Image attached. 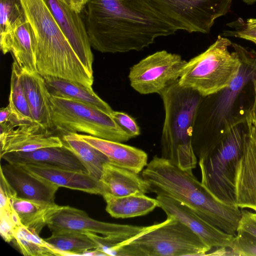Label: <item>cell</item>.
<instances>
[{
    "label": "cell",
    "mask_w": 256,
    "mask_h": 256,
    "mask_svg": "<svg viewBox=\"0 0 256 256\" xmlns=\"http://www.w3.org/2000/svg\"><path fill=\"white\" fill-rule=\"evenodd\" d=\"M86 6L91 46L102 52L140 51L178 31L151 0H88Z\"/></svg>",
    "instance_id": "obj_1"
},
{
    "label": "cell",
    "mask_w": 256,
    "mask_h": 256,
    "mask_svg": "<svg viewBox=\"0 0 256 256\" xmlns=\"http://www.w3.org/2000/svg\"><path fill=\"white\" fill-rule=\"evenodd\" d=\"M142 176L149 192L170 197L192 209L210 224L236 235L242 216L239 208L218 199L192 172L156 156L142 170Z\"/></svg>",
    "instance_id": "obj_2"
},
{
    "label": "cell",
    "mask_w": 256,
    "mask_h": 256,
    "mask_svg": "<svg viewBox=\"0 0 256 256\" xmlns=\"http://www.w3.org/2000/svg\"><path fill=\"white\" fill-rule=\"evenodd\" d=\"M35 36L38 72L92 88L94 76L85 68L55 20L45 0H21Z\"/></svg>",
    "instance_id": "obj_3"
},
{
    "label": "cell",
    "mask_w": 256,
    "mask_h": 256,
    "mask_svg": "<svg viewBox=\"0 0 256 256\" xmlns=\"http://www.w3.org/2000/svg\"><path fill=\"white\" fill-rule=\"evenodd\" d=\"M232 46L239 55V72L228 86L203 98L193 128L192 144L195 154L203 156L210 152L222 139L226 128L236 122L232 111L244 87L256 78V52L237 44Z\"/></svg>",
    "instance_id": "obj_4"
},
{
    "label": "cell",
    "mask_w": 256,
    "mask_h": 256,
    "mask_svg": "<svg viewBox=\"0 0 256 256\" xmlns=\"http://www.w3.org/2000/svg\"><path fill=\"white\" fill-rule=\"evenodd\" d=\"M159 94L164 110L161 157L184 170L192 172L198 158L192 146V133L204 97L196 90L180 86L178 79L168 84Z\"/></svg>",
    "instance_id": "obj_5"
},
{
    "label": "cell",
    "mask_w": 256,
    "mask_h": 256,
    "mask_svg": "<svg viewBox=\"0 0 256 256\" xmlns=\"http://www.w3.org/2000/svg\"><path fill=\"white\" fill-rule=\"evenodd\" d=\"M210 250L188 226L172 216L148 226L142 232L119 242L115 256H204Z\"/></svg>",
    "instance_id": "obj_6"
},
{
    "label": "cell",
    "mask_w": 256,
    "mask_h": 256,
    "mask_svg": "<svg viewBox=\"0 0 256 256\" xmlns=\"http://www.w3.org/2000/svg\"><path fill=\"white\" fill-rule=\"evenodd\" d=\"M232 42L218 36L204 52L186 62L178 78L180 86L204 98L226 88L238 75L242 62L238 52H230Z\"/></svg>",
    "instance_id": "obj_7"
},
{
    "label": "cell",
    "mask_w": 256,
    "mask_h": 256,
    "mask_svg": "<svg viewBox=\"0 0 256 256\" xmlns=\"http://www.w3.org/2000/svg\"><path fill=\"white\" fill-rule=\"evenodd\" d=\"M246 135L236 122L226 130L220 142L207 156L198 162L202 184L218 199L228 204L236 206V178Z\"/></svg>",
    "instance_id": "obj_8"
},
{
    "label": "cell",
    "mask_w": 256,
    "mask_h": 256,
    "mask_svg": "<svg viewBox=\"0 0 256 256\" xmlns=\"http://www.w3.org/2000/svg\"><path fill=\"white\" fill-rule=\"evenodd\" d=\"M50 102L54 129L62 136L83 132L120 142L130 139L110 114L94 106L52 94Z\"/></svg>",
    "instance_id": "obj_9"
},
{
    "label": "cell",
    "mask_w": 256,
    "mask_h": 256,
    "mask_svg": "<svg viewBox=\"0 0 256 256\" xmlns=\"http://www.w3.org/2000/svg\"><path fill=\"white\" fill-rule=\"evenodd\" d=\"M177 29L208 34L215 20L230 10L232 0H151Z\"/></svg>",
    "instance_id": "obj_10"
},
{
    "label": "cell",
    "mask_w": 256,
    "mask_h": 256,
    "mask_svg": "<svg viewBox=\"0 0 256 256\" xmlns=\"http://www.w3.org/2000/svg\"><path fill=\"white\" fill-rule=\"evenodd\" d=\"M186 62L179 54L158 51L130 68L128 76L130 84L140 94H159L180 78Z\"/></svg>",
    "instance_id": "obj_11"
},
{
    "label": "cell",
    "mask_w": 256,
    "mask_h": 256,
    "mask_svg": "<svg viewBox=\"0 0 256 256\" xmlns=\"http://www.w3.org/2000/svg\"><path fill=\"white\" fill-rule=\"evenodd\" d=\"M46 225L52 232L74 231L111 237H132L148 227L99 221L90 218L85 212L68 206H59L48 218Z\"/></svg>",
    "instance_id": "obj_12"
},
{
    "label": "cell",
    "mask_w": 256,
    "mask_h": 256,
    "mask_svg": "<svg viewBox=\"0 0 256 256\" xmlns=\"http://www.w3.org/2000/svg\"><path fill=\"white\" fill-rule=\"evenodd\" d=\"M0 156L12 152H30L63 146L61 137L32 122L14 126L0 124Z\"/></svg>",
    "instance_id": "obj_13"
},
{
    "label": "cell",
    "mask_w": 256,
    "mask_h": 256,
    "mask_svg": "<svg viewBox=\"0 0 256 256\" xmlns=\"http://www.w3.org/2000/svg\"><path fill=\"white\" fill-rule=\"evenodd\" d=\"M156 199L167 216H172L188 226L211 249L230 248L234 236L210 224L191 208L167 196H156Z\"/></svg>",
    "instance_id": "obj_14"
},
{
    "label": "cell",
    "mask_w": 256,
    "mask_h": 256,
    "mask_svg": "<svg viewBox=\"0 0 256 256\" xmlns=\"http://www.w3.org/2000/svg\"><path fill=\"white\" fill-rule=\"evenodd\" d=\"M55 20L86 70L93 75L94 56L85 22L80 13L60 0H45Z\"/></svg>",
    "instance_id": "obj_15"
},
{
    "label": "cell",
    "mask_w": 256,
    "mask_h": 256,
    "mask_svg": "<svg viewBox=\"0 0 256 256\" xmlns=\"http://www.w3.org/2000/svg\"><path fill=\"white\" fill-rule=\"evenodd\" d=\"M0 171L18 197L54 204L59 186L36 176L22 165L8 162L0 166Z\"/></svg>",
    "instance_id": "obj_16"
},
{
    "label": "cell",
    "mask_w": 256,
    "mask_h": 256,
    "mask_svg": "<svg viewBox=\"0 0 256 256\" xmlns=\"http://www.w3.org/2000/svg\"><path fill=\"white\" fill-rule=\"evenodd\" d=\"M100 182L101 195L105 200L112 198L149 192L146 182L138 174L110 162L104 164Z\"/></svg>",
    "instance_id": "obj_17"
},
{
    "label": "cell",
    "mask_w": 256,
    "mask_h": 256,
    "mask_svg": "<svg viewBox=\"0 0 256 256\" xmlns=\"http://www.w3.org/2000/svg\"><path fill=\"white\" fill-rule=\"evenodd\" d=\"M0 158L12 164H42L88 172L77 156L64 146L46 148L30 152H8Z\"/></svg>",
    "instance_id": "obj_18"
},
{
    "label": "cell",
    "mask_w": 256,
    "mask_h": 256,
    "mask_svg": "<svg viewBox=\"0 0 256 256\" xmlns=\"http://www.w3.org/2000/svg\"><path fill=\"white\" fill-rule=\"evenodd\" d=\"M235 193L238 208H250L256 212V144L248 134L237 169Z\"/></svg>",
    "instance_id": "obj_19"
},
{
    "label": "cell",
    "mask_w": 256,
    "mask_h": 256,
    "mask_svg": "<svg viewBox=\"0 0 256 256\" xmlns=\"http://www.w3.org/2000/svg\"><path fill=\"white\" fill-rule=\"evenodd\" d=\"M76 134L104 154L114 165L139 174L148 164V154L140 148L88 134Z\"/></svg>",
    "instance_id": "obj_20"
},
{
    "label": "cell",
    "mask_w": 256,
    "mask_h": 256,
    "mask_svg": "<svg viewBox=\"0 0 256 256\" xmlns=\"http://www.w3.org/2000/svg\"><path fill=\"white\" fill-rule=\"evenodd\" d=\"M20 165L32 174L45 178L59 187L78 190L92 194H102L100 180L88 172L42 164Z\"/></svg>",
    "instance_id": "obj_21"
},
{
    "label": "cell",
    "mask_w": 256,
    "mask_h": 256,
    "mask_svg": "<svg viewBox=\"0 0 256 256\" xmlns=\"http://www.w3.org/2000/svg\"><path fill=\"white\" fill-rule=\"evenodd\" d=\"M22 78L33 120L44 128L52 130L50 94L44 76L38 72H30L22 70Z\"/></svg>",
    "instance_id": "obj_22"
},
{
    "label": "cell",
    "mask_w": 256,
    "mask_h": 256,
    "mask_svg": "<svg viewBox=\"0 0 256 256\" xmlns=\"http://www.w3.org/2000/svg\"><path fill=\"white\" fill-rule=\"evenodd\" d=\"M34 30L27 19L16 26L4 40H0L2 54L10 52L22 70L30 72H38L34 54Z\"/></svg>",
    "instance_id": "obj_23"
},
{
    "label": "cell",
    "mask_w": 256,
    "mask_h": 256,
    "mask_svg": "<svg viewBox=\"0 0 256 256\" xmlns=\"http://www.w3.org/2000/svg\"><path fill=\"white\" fill-rule=\"evenodd\" d=\"M44 78L50 94L90 104L110 114L113 112L111 107L92 88L60 78L44 76Z\"/></svg>",
    "instance_id": "obj_24"
},
{
    "label": "cell",
    "mask_w": 256,
    "mask_h": 256,
    "mask_svg": "<svg viewBox=\"0 0 256 256\" xmlns=\"http://www.w3.org/2000/svg\"><path fill=\"white\" fill-rule=\"evenodd\" d=\"M10 200L21 224L35 230L39 234L46 225L50 216L59 206L56 203L21 198L16 194L12 196Z\"/></svg>",
    "instance_id": "obj_25"
},
{
    "label": "cell",
    "mask_w": 256,
    "mask_h": 256,
    "mask_svg": "<svg viewBox=\"0 0 256 256\" xmlns=\"http://www.w3.org/2000/svg\"><path fill=\"white\" fill-rule=\"evenodd\" d=\"M106 211L115 218H130L142 216L158 207L157 200L145 194H131L112 198L106 200Z\"/></svg>",
    "instance_id": "obj_26"
},
{
    "label": "cell",
    "mask_w": 256,
    "mask_h": 256,
    "mask_svg": "<svg viewBox=\"0 0 256 256\" xmlns=\"http://www.w3.org/2000/svg\"><path fill=\"white\" fill-rule=\"evenodd\" d=\"M61 138L63 146L77 156L88 173L100 180L104 164L110 162L108 158L78 137L76 133L62 136Z\"/></svg>",
    "instance_id": "obj_27"
},
{
    "label": "cell",
    "mask_w": 256,
    "mask_h": 256,
    "mask_svg": "<svg viewBox=\"0 0 256 256\" xmlns=\"http://www.w3.org/2000/svg\"><path fill=\"white\" fill-rule=\"evenodd\" d=\"M45 240L64 256L85 255L96 246L86 234L74 231L52 232Z\"/></svg>",
    "instance_id": "obj_28"
},
{
    "label": "cell",
    "mask_w": 256,
    "mask_h": 256,
    "mask_svg": "<svg viewBox=\"0 0 256 256\" xmlns=\"http://www.w3.org/2000/svg\"><path fill=\"white\" fill-rule=\"evenodd\" d=\"M39 234L35 230L20 224L14 230V240L20 252L26 256H64Z\"/></svg>",
    "instance_id": "obj_29"
},
{
    "label": "cell",
    "mask_w": 256,
    "mask_h": 256,
    "mask_svg": "<svg viewBox=\"0 0 256 256\" xmlns=\"http://www.w3.org/2000/svg\"><path fill=\"white\" fill-rule=\"evenodd\" d=\"M12 112L20 121L31 122L32 120L22 78V69L14 60L12 68L9 103Z\"/></svg>",
    "instance_id": "obj_30"
},
{
    "label": "cell",
    "mask_w": 256,
    "mask_h": 256,
    "mask_svg": "<svg viewBox=\"0 0 256 256\" xmlns=\"http://www.w3.org/2000/svg\"><path fill=\"white\" fill-rule=\"evenodd\" d=\"M0 40L26 20L21 0H0Z\"/></svg>",
    "instance_id": "obj_31"
},
{
    "label": "cell",
    "mask_w": 256,
    "mask_h": 256,
    "mask_svg": "<svg viewBox=\"0 0 256 256\" xmlns=\"http://www.w3.org/2000/svg\"><path fill=\"white\" fill-rule=\"evenodd\" d=\"M230 248L234 256H256V237L242 230H237Z\"/></svg>",
    "instance_id": "obj_32"
},
{
    "label": "cell",
    "mask_w": 256,
    "mask_h": 256,
    "mask_svg": "<svg viewBox=\"0 0 256 256\" xmlns=\"http://www.w3.org/2000/svg\"><path fill=\"white\" fill-rule=\"evenodd\" d=\"M110 116L130 138L140 135L139 126L136 120L128 114L122 112L113 110Z\"/></svg>",
    "instance_id": "obj_33"
},
{
    "label": "cell",
    "mask_w": 256,
    "mask_h": 256,
    "mask_svg": "<svg viewBox=\"0 0 256 256\" xmlns=\"http://www.w3.org/2000/svg\"><path fill=\"white\" fill-rule=\"evenodd\" d=\"M254 98L252 104L250 108L245 117V122L248 128V135L256 144V78L252 82Z\"/></svg>",
    "instance_id": "obj_34"
},
{
    "label": "cell",
    "mask_w": 256,
    "mask_h": 256,
    "mask_svg": "<svg viewBox=\"0 0 256 256\" xmlns=\"http://www.w3.org/2000/svg\"><path fill=\"white\" fill-rule=\"evenodd\" d=\"M242 216L240 220L238 230H244L256 237V219L253 212L242 208Z\"/></svg>",
    "instance_id": "obj_35"
},
{
    "label": "cell",
    "mask_w": 256,
    "mask_h": 256,
    "mask_svg": "<svg viewBox=\"0 0 256 256\" xmlns=\"http://www.w3.org/2000/svg\"><path fill=\"white\" fill-rule=\"evenodd\" d=\"M240 28L234 31H225L222 34L232 36L251 42L256 44V29L243 26L237 24Z\"/></svg>",
    "instance_id": "obj_36"
},
{
    "label": "cell",
    "mask_w": 256,
    "mask_h": 256,
    "mask_svg": "<svg viewBox=\"0 0 256 256\" xmlns=\"http://www.w3.org/2000/svg\"><path fill=\"white\" fill-rule=\"evenodd\" d=\"M87 2L88 0H69V5L74 10L80 14Z\"/></svg>",
    "instance_id": "obj_37"
},
{
    "label": "cell",
    "mask_w": 256,
    "mask_h": 256,
    "mask_svg": "<svg viewBox=\"0 0 256 256\" xmlns=\"http://www.w3.org/2000/svg\"><path fill=\"white\" fill-rule=\"evenodd\" d=\"M239 24L244 27L252 28L256 29V18H249L248 19L246 22L241 23L240 20Z\"/></svg>",
    "instance_id": "obj_38"
},
{
    "label": "cell",
    "mask_w": 256,
    "mask_h": 256,
    "mask_svg": "<svg viewBox=\"0 0 256 256\" xmlns=\"http://www.w3.org/2000/svg\"><path fill=\"white\" fill-rule=\"evenodd\" d=\"M244 2L248 4H252L255 2H256V0H242Z\"/></svg>",
    "instance_id": "obj_39"
},
{
    "label": "cell",
    "mask_w": 256,
    "mask_h": 256,
    "mask_svg": "<svg viewBox=\"0 0 256 256\" xmlns=\"http://www.w3.org/2000/svg\"><path fill=\"white\" fill-rule=\"evenodd\" d=\"M61 0V1L64 2L69 4V2H68V0Z\"/></svg>",
    "instance_id": "obj_40"
},
{
    "label": "cell",
    "mask_w": 256,
    "mask_h": 256,
    "mask_svg": "<svg viewBox=\"0 0 256 256\" xmlns=\"http://www.w3.org/2000/svg\"><path fill=\"white\" fill-rule=\"evenodd\" d=\"M253 215H254V217L256 219V213H253Z\"/></svg>",
    "instance_id": "obj_41"
}]
</instances>
